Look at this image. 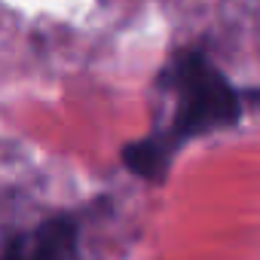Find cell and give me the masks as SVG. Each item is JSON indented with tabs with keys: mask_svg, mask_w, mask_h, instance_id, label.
Returning <instances> with one entry per match:
<instances>
[{
	"mask_svg": "<svg viewBox=\"0 0 260 260\" xmlns=\"http://www.w3.org/2000/svg\"><path fill=\"white\" fill-rule=\"evenodd\" d=\"M122 162L132 169L138 178L147 181H159L169 169V144L156 141V138H144V141H132L122 147Z\"/></svg>",
	"mask_w": 260,
	"mask_h": 260,
	"instance_id": "cell-3",
	"label": "cell"
},
{
	"mask_svg": "<svg viewBox=\"0 0 260 260\" xmlns=\"http://www.w3.org/2000/svg\"><path fill=\"white\" fill-rule=\"evenodd\" d=\"M175 138L202 135L211 128L233 125L239 119V95L233 92L226 77L208 64L202 52H184L175 61Z\"/></svg>",
	"mask_w": 260,
	"mask_h": 260,
	"instance_id": "cell-1",
	"label": "cell"
},
{
	"mask_svg": "<svg viewBox=\"0 0 260 260\" xmlns=\"http://www.w3.org/2000/svg\"><path fill=\"white\" fill-rule=\"evenodd\" d=\"M77 251V226L74 220H46L37 230L19 236L4 260H74Z\"/></svg>",
	"mask_w": 260,
	"mask_h": 260,
	"instance_id": "cell-2",
	"label": "cell"
}]
</instances>
